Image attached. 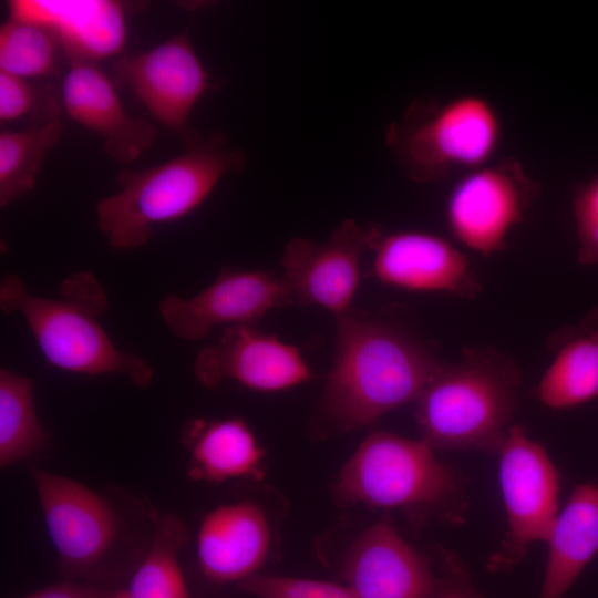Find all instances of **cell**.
I'll return each mask as SVG.
<instances>
[{
	"mask_svg": "<svg viewBox=\"0 0 598 598\" xmlns=\"http://www.w3.org/2000/svg\"><path fill=\"white\" fill-rule=\"evenodd\" d=\"M334 318L336 352L318 411L329 427H364L416 401L444 364L388 323L351 309Z\"/></svg>",
	"mask_w": 598,
	"mask_h": 598,
	"instance_id": "6da1fadb",
	"label": "cell"
},
{
	"mask_svg": "<svg viewBox=\"0 0 598 598\" xmlns=\"http://www.w3.org/2000/svg\"><path fill=\"white\" fill-rule=\"evenodd\" d=\"M245 153L213 132L196 133L178 156L141 171L122 169L120 190L96 203L97 226L111 247L144 246L154 227L184 218L197 209L229 173L241 172Z\"/></svg>",
	"mask_w": 598,
	"mask_h": 598,
	"instance_id": "7a4b0ae2",
	"label": "cell"
},
{
	"mask_svg": "<svg viewBox=\"0 0 598 598\" xmlns=\"http://www.w3.org/2000/svg\"><path fill=\"white\" fill-rule=\"evenodd\" d=\"M520 386V370L508 354L492 347L463 349L416 400L422 440L434 451L497 453L513 425Z\"/></svg>",
	"mask_w": 598,
	"mask_h": 598,
	"instance_id": "3957f363",
	"label": "cell"
},
{
	"mask_svg": "<svg viewBox=\"0 0 598 598\" xmlns=\"http://www.w3.org/2000/svg\"><path fill=\"white\" fill-rule=\"evenodd\" d=\"M62 295V299L34 296L17 275H8L0 286V307L23 317L53 367L87 375L121 374L137 388H147L154 378L151 364L118 350L96 320L107 308L96 279L89 272L73 275L64 281Z\"/></svg>",
	"mask_w": 598,
	"mask_h": 598,
	"instance_id": "277c9868",
	"label": "cell"
},
{
	"mask_svg": "<svg viewBox=\"0 0 598 598\" xmlns=\"http://www.w3.org/2000/svg\"><path fill=\"white\" fill-rule=\"evenodd\" d=\"M501 137L495 106L481 95L463 94L445 102L415 99L389 125L385 143L410 179L436 183L456 168L482 167Z\"/></svg>",
	"mask_w": 598,
	"mask_h": 598,
	"instance_id": "5b68a950",
	"label": "cell"
},
{
	"mask_svg": "<svg viewBox=\"0 0 598 598\" xmlns=\"http://www.w3.org/2000/svg\"><path fill=\"white\" fill-rule=\"evenodd\" d=\"M460 489V478L424 440L393 433L369 434L343 465L337 495L373 507L435 506Z\"/></svg>",
	"mask_w": 598,
	"mask_h": 598,
	"instance_id": "8992f818",
	"label": "cell"
},
{
	"mask_svg": "<svg viewBox=\"0 0 598 598\" xmlns=\"http://www.w3.org/2000/svg\"><path fill=\"white\" fill-rule=\"evenodd\" d=\"M539 192V183L516 158L475 168L450 193L448 229L457 241L484 257L502 251L508 233L523 220Z\"/></svg>",
	"mask_w": 598,
	"mask_h": 598,
	"instance_id": "52a82bcc",
	"label": "cell"
},
{
	"mask_svg": "<svg viewBox=\"0 0 598 598\" xmlns=\"http://www.w3.org/2000/svg\"><path fill=\"white\" fill-rule=\"evenodd\" d=\"M507 533L499 563L512 565L527 547L547 540L559 514L561 476L543 444L512 425L497 452Z\"/></svg>",
	"mask_w": 598,
	"mask_h": 598,
	"instance_id": "ba28073f",
	"label": "cell"
},
{
	"mask_svg": "<svg viewBox=\"0 0 598 598\" xmlns=\"http://www.w3.org/2000/svg\"><path fill=\"white\" fill-rule=\"evenodd\" d=\"M31 473L60 569L72 578L92 571L117 542L115 509L78 481L37 467Z\"/></svg>",
	"mask_w": 598,
	"mask_h": 598,
	"instance_id": "9c48e42d",
	"label": "cell"
},
{
	"mask_svg": "<svg viewBox=\"0 0 598 598\" xmlns=\"http://www.w3.org/2000/svg\"><path fill=\"white\" fill-rule=\"evenodd\" d=\"M382 234L343 220L324 243L295 237L286 245L282 278L295 302L318 306L336 316L348 311L360 282L361 258Z\"/></svg>",
	"mask_w": 598,
	"mask_h": 598,
	"instance_id": "30bf717a",
	"label": "cell"
},
{
	"mask_svg": "<svg viewBox=\"0 0 598 598\" xmlns=\"http://www.w3.org/2000/svg\"><path fill=\"white\" fill-rule=\"evenodd\" d=\"M293 302L282 276L226 267L195 296L183 298L171 293L163 297L158 311L174 336L196 341L216 326L251 324L271 309Z\"/></svg>",
	"mask_w": 598,
	"mask_h": 598,
	"instance_id": "8fae6325",
	"label": "cell"
},
{
	"mask_svg": "<svg viewBox=\"0 0 598 598\" xmlns=\"http://www.w3.org/2000/svg\"><path fill=\"white\" fill-rule=\"evenodd\" d=\"M117 78L163 125L188 142V125L200 96L212 86L186 31L142 52L121 56Z\"/></svg>",
	"mask_w": 598,
	"mask_h": 598,
	"instance_id": "7c38bea8",
	"label": "cell"
},
{
	"mask_svg": "<svg viewBox=\"0 0 598 598\" xmlns=\"http://www.w3.org/2000/svg\"><path fill=\"white\" fill-rule=\"evenodd\" d=\"M193 370L206 388L233 380L260 392L288 390L315 377L299 349L251 324L227 327L217 342L198 351Z\"/></svg>",
	"mask_w": 598,
	"mask_h": 598,
	"instance_id": "4fadbf2b",
	"label": "cell"
},
{
	"mask_svg": "<svg viewBox=\"0 0 598 598\" xmlns=\"http://www.w3.org/2000/svg\"><path fill=\"white\" fill-rule=\"evenodd\" d=\"M372 250V274L384 285L462 298H475L483 290L467 258L437 235L415 230L382 233Z\"/></svg>",
	"mask_w": 598,
	"mask_h": 598,
	"instance_id": "5bb4252c",
	"label": "cell"
},
{
	"mask_svg": "<svg viewBox=\"0 0 598 598\" xmlns=\"http://www.w3.org/2000/svg\"><path fill=\"white\" fill-rule=\"evenodd\" d=\"M60 92L68 115L101 135L105 152L117 162H134L157 137L152 123L126 112L114 84L95 62H70Z\"/></svg>",
	"mask_w": 598,
	"mask_h": 598,
	"instance_id": "9a60e30c",
	"label": "cell"
},
{
	"mask_svg": "<svg viewBox=\"0 0 598 598\" xmlns=\"http://www.w3.org/2000/svg\"><path fill=\"white\" fill-rule=\"evenodd\" d=\"M343 576L359 598H433L436 590L426 560L386 520L353 543Z\"/></svg>",
	"mask_w": 598,
	"mask_h": 598,
	"instance_id": "2e32d148",
	"label": "cell"
},
{
	"mask_svg": "<svg viewBox=\"0 0 598 598\" xmlns=\"http://www.w3.org/2000/svg\"><path fill=\"white\" fill-rule=\"evenodd\" d=\"M10 16L37 22L60 41L68 61L116 55L127 35L125 12L112 0H13Z\"/></svg>",
	"mask_w": 598,
	"mask_h": 598,
	"instance_id": "e0dca14e",
	"label": "cell"
},
{
	"mask_svg": "<svg viewBox=\"0 0 598 598\" xmlns=\"http://www.w3.org/2000/svg\"><path fill=\"white\" fill-rule=\"evenodd\" d=\"M269 547L268 519L251 502L224 504L210 511L196 542L199 568L217 584H239L257 574Z\"/></svg>",
	"mask_w": 598,
	"mask_h": 598,
	"instance_id": "ac0fdd59",
	"label": "cell"
},
{
	"mask_svg": "<svg viewBox=\"0 0 598 598\" xmlns=\"http://www.w3.org/2000/svg\"><path fill=\"white\" fill-rule=\"evenodd\" d=\"M554 359L535 395L545 406L566 410L598 398V306L577 324L553 332L547 340Z\"/></svg>",
	"mask_w": 598,
	"mask_h": 598,
	"instance_id": "d6986e66",
	"label": "cell"
},
{
	"mask_svg": "<svg viewBox=\"0 0 598 598\" xmlns=\"http://www.w3.org/2000/svg\"><path fill=\"white\" fill-rule=\"evenodd\" d=\"M538 598H563L598 556V484L576 485L559 511L550 534Z\"/></svg>",
	"mask_w": 598,
	"mask_h": 598,
	"instance_id": "ffe728a7",
	"label": "cell"
},
{
	"mask_svg": "<svg viewBox=\"0 0 598 598\" xmlns=\"http://www.w3.org/2000/svg\"><path fill=\"white\" fill-rule=\"evenodd\" d=\"M189 475L206 482L259 477L265 452L241 419L195 420L184 431Z\"/></svg>",
	"mask_w": 598,
	"mask_h": 598,
	"instance_id": "44dd1931",
	"label": "cell"
},
{
	"mask_svg": "<svg viewBox=\"0 0 598 598\" xmlns=\"http://www.w3.org/2000/svg\"><path fill=\"white\" fill-rule=\"evenodd\" d=\"M187 542V529L176 516H161L144 560L118 598H190L178 561Z\"/></svg>",
	"mask_w": 598,
	"mask_h": 598,
	"instance_id": "7402d4cb",
	"label": "cell"
},
{
	"mask_svg": "<svg viewBox=\"0 0 598 598\" xmlns=\"http://www.w3.org/2000/svg\"><path fill=\"white\" fill-rule=\"evenodd\" d=\"M34 404L32 379L0 370V467L35 454L45 442Z\"/></svg>",
	"mask_w": 598,
	"mask_h": 598,
	"instance_id": "603a6c76",
	"label": "cell"
},
{
	"mask_svg": "<svg viewBox=\"0 0 598 598\" xmlns=\"http://www.w3.org/2000/svg\"><path fill=\"white\" fill-rule=\"evenodd\" d=\"M61 118L30 124L22 131L0 133V205L4 207L31 192L47 153L59 142Z\"/></svg>",
	"mask_w": 598,
	"mask_h": 598,
	"instance_id": "cb8c5ba5",
	"label": "cell"
},
{
	"mask_svg": "<svg viewBox=\"0 0 598 598\" xmlns=\"http://www.w3.org/2000/svg\"><path fill=\"white\" fill-rule=\"evenodd\" d=\"M66 61L63 47L47 27L11 16L1 25L0 71L28 80L56 76Z\"/></svg>",
	"mask_w": 598,
	"mask_h": 598,
	"instance_id": "d4e9b609",
	"label": "cell"
},
{
	"mask_svg": "<svg viewBox=\"0 0 598 598\" xmlns=\"http://www.w3.org/2000/svg\"><path fill=\"white\" fill-rule=\"evenodd\" d=\"M61 92L54 86L39 85L28 79L0 71V120L12 122L29 117L31 124L61 118Z\"/></svg>",
	"mask_w": 598,
	"mask_h": 598,
	"instance_id": "484cf974",
	"label": "cell"
},
{
	"mask_svg": "<svg viewBox=\"0 0 598 598\" xmlns=\"http://www.w3.org/2000/svg\"><path fill=\"white\" fill-rule=\"evenodd\" d=\"M237 585L256 598H359L349 586L302 578L255 574Z\"/></svg>",
	"mask_w": 598,
	"mask_h": 598,
	"instance_id": "4316f807",
	"label": "cell"
},
{
	"mask_svg": "<svg viewBox=\"0 0 598 598\" xmlns=\"http://www.w3.org/2000/svg\"><path fill=\"white\" fill-rule=\"evenodd\" d=\"M573 215L577 235V260L598 265V174L574 192Z\"/></svg>",
	"mask_w": 598,
	"mask_h": 598,
	"instance_id": "83f0119b",
	"label": "cell"
},
{
	"mask_svg": "<svg viewBox=\"0 0 598 598\" xmlns=\"http://www.w3.org/2000/svg\"><path fill=\"white\" fill-rule=\"evenodd\" d=\"M19 598H118V591L75 580L45 586Z\"/></svg>",
	"mask_w": 598,
	"mask_h": 598,
	"instance_id": "f1b7e54d",
	"label": "cell"
},
{
	"mask_svg": "<svg viewBox=\"0 0 598 598\" xmlns=\"http://www.w3.org/2000/svg\"><path fill=\"white\" fill-rule=\"evenodd\" d=\"M433 598H483L461 580H452L436 586Z\"/></svg>",
	"mask_w": 598,
	"mask_h": 598,
	"instance_id": "f546056e",
	"label": "cell"
}]
</instances>
